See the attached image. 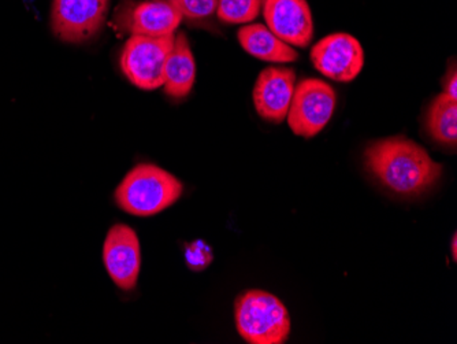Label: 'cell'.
<instances>
[{
	"label": "cell",
	"mask_w": 457,
	"mask_h": 344,
	"mask_svg": "<svg viewBox=\"0 0 457 344\" xmlns=\"http://www.w3.org/2000/svg\"><path fill=\"white\" fill-rule=\"evenodd\" d=\"M364 161L372 176L400 195L422 194L443 174V165L404 136L374 141L364 151Z\"/></svg>",
	"instance_id": "6da1fadb"
},
{
	"label": "cell",
	"mask_w": 457,
	"mask_h": 344,
	"mask_svg": "<svg viewBox=\"0 0 457 344\" xmlns=\"http://www.w3.org/2000/svg\"><path fill=\"white\" fill-rule=\"evenodd\" d=\"M184 186L173 174L150 164L133 168L115 189L118 206L136 217H151L173 206Z\"/></svg>",
	"instance_id": "7a4b0ae2"
},
{
	"label": "cell",
	"mask_w": 457,
	"mask_h": 344,
	"mask_svg": "<svg viewBox=\"0 0 457 344\" xmlns=\"http://www.w3.org/2000/svg\"><path fill=\"white\" fill-rule=\"evenodd\" d=\"M238 335L251 344H284L292 323L284 303L269 292L249 289L236 299Z\"/></svg>",
	"instance_id": "3957f363"
},
{
	"label": "cell",
	"mask_w": 457,
	"mask_h": 344,
	"mask_svg": "<svg viewBox=\"0 0 457 344\" xmlns=\"http://www.w3.org/2000/svg\"><path fill=\"white\" fill-rule=\"evenodd\" d=\"M173 35L151 38L132 35L120 54V69L130 83L144 91L161 88L164 83V66L173 50Z\"/></svg>",
	"instance_id": "277c9868"
},
{
	"label": "cell",
	"mask_w": 457,
	"mask_h": 344,
	"mask_svg": "<svg viewBox=\"0 0 457 344\" xmlns=\"http://www.w3.org/2000/svg\"><path fill=\"white\" fill-rule=\"evenodd\" d=\"M335 109V89L323 80L305 79L295 87L287 124L295 135L314 138L328 125Z\"/></svg>",
	"instance_id": "5b68a950"
},
{
	"label": "cell",
	"mask_w": 457,
	"mask_h": 344,
	"mask_svg": "<svg viewBox=\"0 0 457 344\" xmlns=\"http://www.w3.org/2000/svg\"><path fill=\"white\" fill-rule=\"evenodd\" d=\"M109 6L110 0H54V35L66 43L87 42L102 29Z\"/></svg>",
	"instance_id": "8992f818"
},
{
	"label": "cell",
	"mask_w": 457,
	"mask_h": 344,
	"mask_svg": "<svg viewBox=\"0 0 457 344\" xmlns=\"http://www.w3.org/2000/svg\"><path fill=\"white\" fill-rule=\"evenodd\" d=\"M315 69L328 79L349 83L361 74L364 50L358 38L348 33H335L323 38L311 50Z\"/></svg>",
	"instance_id": "52a82bcc"
},
{
	"label": "cell",
	"mask_w": 457,
	"mask_h": 344,
	"mask_svg": "<svg viewBox=\"0 0 457 344\" xmlns=\"http://www.w3.org/2000/svg\"><path fill=\"white\" fill-rule=\"evenodd\" d=\"M103 262L115 286L123 291L135 289L141 268L140 240L135 230L114 225L103 246Z\"/></svg>",
	"instance_id": "ba28073f"
},
{
	"label": "cell",
	"mask_w": 457,
	"mask_h": 344,
	"mask_svg": "<svg viewBox=\"0 0 457 344\" xmlns=\"http://www.w3.org/2000/svg\"><path fill=\"white\" fill-rule=\"evenodd\" d=\"M266 27L289 46L305 48L314 38L307 0H262Z\"/></svg>",
	"instance_id": "9c48e42d"
},
{
	"label": "cell",
	"mask_w": 457,
	"mask_h": 344,
	"mask_svg": "<svg viewBox=\"0 0 457 344\" xmlns=\"http://www.w3.org/2000/svg\"><path fill=\"white\" fill-rule=\"evenodd\" d=\"M296 71L292 68L270 66L259 74L253 88V105L263 120L281 124L294 97Z\"/></svg>",
	"instance_id": "30bf717a"
},
{
	"label": "cell",
	"mask_w": 457,
	"mask_h": 344,
	"mask_svg": "<svg viewBox=\"0 0 457 344\" xmlns=\"http://www.w3.org/2000/svg\"><path fill=\"white\" fill-rule=\"evenodd\" d=\"M181 21L182 15L168 0H148L123 10L120 25L132 35L162 38L176 33Z\"/></svg>",
	"instance_id": "8fae6325"
},
{
	"label": "cell",
	"mask_w": 457,
	"mask_h": 344,
	"mask_svg": "<svg viewBox=\"0 0 457 344\" xmlns=\"http://www.w3.org/2000/svg\"><path fill=\"white\" fill-rule=\"evenodd\" d=\"M196 79V65L188 38L184 32L174 38L173 50L164 66V92L181 99L188 96Z\"/></svg>",
	"instance_id": "7c38bea8"
},
{
	"label": "cell",
	"mask_w": 457,
	"mask_h": 344,
	"mask_svg": "<svg viewBox=\"0 0 457 344\" xmlns=\"http://www.w3.org/2000/svg\"><path fill=\"white\" fill-rule=\"evenodd\" d=\"M241 47L266 63H290L299 59V54L292 46L282 42L266 25H245L238 30Z\"/></svg>",
	"instance_id": "4fadbf2b"
},
{
	"label": "cell",
	"mask_w": 457,
	"mask_h": 344,
	"mask_svg": "<svg viewBox=\"0 0 457 344\" xmlns=\"http://www.w3.org/2000/svg\"><path fill=\"white\" fill-rule=\"evenodd\" d=\"M428 128L434 140L454 147L457 143V99L445 92L438 95L428 110Z\"/></svg>",
	"instance_id": "5bb4252c"
},
{
	"label": "cell",
	"mask_w": 457,
	"mask_h": 344,
	"mask_svg": "<svg viewBox=\"0 0 457 344\" xmlns=\"http://www.w3.org/2000/svg\"><path fill=\"white\" fill-rule=\"evenodd\" d=\"M261 9L262 0H218L217 14L226 24H248Z\"/></svg>",
	"instance_id": "9a60e30c"
},
{
	"label": "cell",
	"mask_w": 457,
	"mask_h": 344,
	"mask_svg": "<svg viewBox=\"0 0 457 344\" xmlns=\"http://www.w3.org/2000/svg\"><path fill=\"white\" fill-rule=\"evenodd\" d=\"M214 259L212 246L204 240H195L185 248V262L189 269L195 272H202L212 265Z\"/></svg>",
	"instance_id": "2e32d148"
},
{
	"label": "cell",
	"mask_w": 457,
	"mask_h": 344,
	"mask_svg": "<svg viewBox=\"0 0 457 344\" xmlns=\"http://www.w3.org/2000/svg\"><path fill=\"white\" fill-rule=\"evenodd\" d=\"M169 4L187 18H204L217 10L218 0H168Z\"/></svg>",
	"instance_id": "e0dca14e"
},
{
	"label": "cell",
	"mask_w": 457,
	"mask_h": 344,
	"mask_svg": "<svg viewBox=\"0 0 457 344\" xmlns=\"http://www.w3.org/2000/svg\"><path fill=\"white\" fill-rule=\"evenodd\" d=\"M444 92L449 95V96L457 99V73L456 66L454 65L449 68L448 74H446L445 80H444Z\"/></svg>",
	"instance_id": "ac0fdd59"
},
{
	"label": "cell",
	"mask_w": 457,
	"mask_h": 344,
	"mask_svg": "<svg viewBox=\"0 0 457 344\" xmlns=\"http://www.w3.org/2000/svg\"><path fill=\"white\" fill-rule=\"evenodd\" d=\"M452 256H453V259L454 261H456V256H457V248H456V246H457V236H456V233H454L453 235V238H452Z\"/></svg>",
	"instance_id": "d6986e66"
}]
</instances>
